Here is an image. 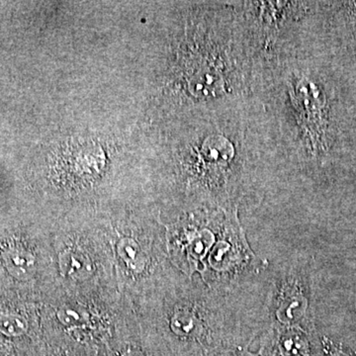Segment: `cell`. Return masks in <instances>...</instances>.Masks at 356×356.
Segmentation results:
<instances>
[{"label": "cell", "mask_w": 356, "mask_h": 356, "mask_svg": "<svg viewBox=\"0 0 356 356\" xmlns=\"http://www.w3.org/2000/svg\"><path fill=\"white\" fill-rule=\"evenodd\" d=\"M290 98L294 107L302 139L308 143L312 149L318 147L323 128L322 102L318 100V89L307 79H298L291 84Z\"/></svg>", "instance_id": "6da1fadb"}, {"label": "cell", "mask_w": 356, "mask_h": 356, "mask_svg": "<svg viewBox=\"0 0 356 356\" xmlns=\"http://www.w3.org/2000/svg\"><path fill=\"white\" fill-rule=\"evenodd\" d=\"M217 356H245V353H236V351H227Z\"/></svg>", "instance_id": "4fadbf2b"}, {"label": "cell", "mask_w": 356, "mask_h": 356, "mask_svg": "<svg viewBox=\"0 0 356 356\" xmlns=\"http://www.w3.org/2000/svg\"><path fill=\"white\" fill-rule=\"evenodd\" d=\"M306 304L305 297L298 285L288 283L283 287L276 310L278 321L287 327H295L305 314Z\"/></svg>", "instance_id": "277c9868"}, {"label": "cell", "mask_w": 356, "mask_h": 356, "mask_svg": "<svg viewBox=\"0 0 356 356\" xmlns=\"http://www.w3.org/2000/svg\"><path fill=\"white\" fill-rule=\"evenodd\" d=\"M214 242V236L208 229H202L194 234L188 245V254L192 261L197 262L207 254Z\"/></svg>", "instance_id": "9c48e42d"}, {"label": "cell", "mask_w": 356, "mask_h": 356, "mask_svg": "<svg viewBox=\"0 0 356 356\" xmlns=\"http://www.w3.org/2000/svg\"><path fill=\"white\" fill-rule=\"evenodd\" d=\"M60 270L72 280L83 281L92 274L93 267L88 255L79 250H65L60 254Z\"/></svg>", "instance_id": "8992f818"}, {"label": "cell", "mask_w": 356, "mask_h": 356, "mask_svg": "<svg viewBox=\"0 0 356 356\" xmlns=\"http://www.w3.org/2000/svg\"><path fill=\"white\" fill-rule=\"evenodd\" d=\"M6 270L19 281L31 280L37 270L36 257L25 248L9 247L2 252Z\"/></svg>", "instance_id": "5b68a950"}, {"label": "cell", "mask_w": 356, "mask_h": 356, "mask_svg": "<svg viewBox=\"0 0 356 356\" xmlns=\"http://www.w3.org/2000/svg\"><path fill=\"white\" fill-rule=\"evenodd\" d=\"M29 329L27 320L18 314H1L0 315V334L7 337L24 336Z\"/></svg>", "instance_id": "ba28073f"}, {"label": "cell", "mask_w": 356, "mask_h": 356, "mask_svg": "<svg viewBox=\"0 0 356 356\" xmlns=\"http://www.w3.org/2000/svg\"><path fill=\"white\" fill-rule=\"evenodd\" d=\"M48 356H58L57 355H48Z\"/></svg>", "instance_id": "5bb4252c"}, {"label": "cell", "mask_w": 356, "mask_h": 356, "mask_svg": "<svg viewBox=\"0 0 356 356\" xmlns=\"http://www.w3.org/2000/svg\"><path fill=\"white\" fill-rule=\"evenodd\" d=\"M119 254L133 270L140 271L145 266L146 259L139 245L130 238H124L117 245Z\"/></svg>", "instance_id": "52a82bcc"}, {"label": "cell", "mask_w": 356, "mask_h": 356, "mask_svg": "<svg viewBox=\"0 0 356 356\" xmlns=\"http://www.w3.org/2000/svg\"><path fill=\"white\" fill-rule=\"evenodd\" d=\"M252 257L238 224L229 222L210 255L209 264L214 273L222 275L245 266Z\"/></svg>", "instance_id": "7a4b0ae2"}, {"label": "cell", "mask_w": 356, "mask_h": 356, "mask_svg": "<svg viewBox=\"0 0 356 356\" xmlns=\"http://www.w3.org/2000/svg\"><path fill=\"white\" fill-rule=\"evenodd\" d=\"M197 320L188 312H179L173 316L172 329L180 337H191L197 331Z\"/></svg>", "instance_id": "30bf717a"}, {"label": "cell", "mask_w": 356, "mask_h": 356, "mask_svg": "<svg viewBox=\"0 0 356 356\" xmlns=\"http://www.w3.org/2000/svg\"><path fill=\"white\" fill-rule=\"evenodd\" d=\"M58 318L65 325H76L88 320V313L79 306H65L58 312Z\"/></svg>", "instance_id": "8fae6325"}, {"label": "cell", "mask_w": 356, "mask_h": 356, "mask_svg": "<svg viewBox=\"0 0 356 356\" xmlns=\"http://www.w3.org/2000/svg\"><path fill=\"white\" fill-rule=\"evenodd\" d=\"M311 348L305 332L297 327L281 329L270 346V356H310Z\"/></svg>", "instance_id": "3957f363"}, {"label": "cell", "mask_w": 356, "mask_h": 356, "mask_svg": "<svg viewBox=\"0 0 356 356\" xmlns=\"http://www.w3.org/2000/svg\"><path fill=\"white\" fill-rule=\"evenodd\" d=\"M117 356H145V355L138 348L129 346V348L122 350Z\"/></svg>", "instance_id": "7c38bea8"}]
</instances>
